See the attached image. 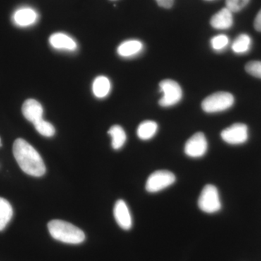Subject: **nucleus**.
Segmentation results:
<instances>
[{
    "mask_svg": "<svg viewBox=\"0 0 261 261\" xmlns=\"http://www.w3.org/2000/svg\"><path fill=\"white\" fill-rule=\"evenodd\" d=\"M233 13L227 8H223L212 17L211 24L214 29H228L233 25Z\"/></svg>",
    "mask_w": 261,
    "mask_h": 261,
    "instance_id": "12",
    "label": "nucleus"
},
{
    "mask_svg": "<svg viewBox=\"0 0 261 261\" xmlns=\"http://www.w3.org/2000/svg\"><path fill=\"white\" fill-rule=\"evenodd\" d=\"M234 98L228 92H219L211 94L202 101V108L205 113L223 112L232 107Z\"/></svg>",
    "mask_w": 261,
    "mask_h": 261,
    "instance_id": "3",
    "label": "nucleus"
},
{
    "mask_svg": "<svg viewBox=\"0 0 261 261\" xmlns=\"http://www.w3.org/2000/svg\"><path fill=\"white\" fill-rule=\"evenodd\" d=\"M250 0H226V8L231 13H238L248 4Z\"/></svg>",
    "mask_w": 261,
    "mask_h": 261,
    "instance_id": "22",
    "label": "nucleus"
},
{
    "mask_svg": "<svg viewBox=\"0 0 261 261\" xmlns=\"http://www.w3.org/2000/svg\"><path fill=\"white\" fill-rule=\"evenodd\" d=\"M111 84L107 77L98 76L94 80L92 90L95 97L98 98H104L107 97L111 92Z\"/></svg>",
    "mask_w": 261,
    "mask_h": 261,
    "instance_id": "15",
    "label": "nucleus"
},
{
    "mask_svg": "<svg viewBox=\"0 0 261 261\" xmlns=\"http://www.w3.org/2000/svg\"><path fill=\"white\" fill-rule=\"evenodd\" d=\"M36 130L41 135L46 137H51L56 134V128L51 124L49 122L41 118L39 121H36L33 123Z\"/></svg>",
    "mask_w": 261,
    "mask_h": 261,
    "instance_id": "20",
    "label": "nucleus"
},
{
    "mask_svg": "<svg viewBox=\"0 0 261 261\" xmlns=\"http://www.w3.org/2000/svg\"><path fill=\"white\" fill-rule=\"evenodd\" d=\"M13 152L24 173L34 177H41L45 173V165L40 154L23 139L18 138L15 141Z\"/></svg>",
    "mask_w": 261,
    "mask_h": 261,
    "instance_id": "1",
    "label": "nucleus"
},
{
    "mask_svg": "<svg viewBox=\"0 0 261 261\" xmlns=\"http://www.w3.org/2000/svg\"><path fill=\"white\" fill-rule=\"evenodd\" d=\"M221 136L222 140L229 145H242L248 140V128L244 123H234L223 130Z\"/></svg>",
    "mask_w": 261,
    "mask_h": 261,
    "instance_id": "7",
    "label": "nucleus"
},
{
    "mask_svg": "<svg viewBox=\"0 0 261 261\" xmlns=\"http://www.w3.org/2000/svg\"><path fill=\"white\" fill-rule=\"evenodd\" d=\"M143 49V44L139 40H127L121 43L117 49V53L123 58L137 56Z\"/></svg>",
    "mask_w": 261,
    "mask_h": 261,
    "instance_id": "14",
    "label": "nucleus"
},
{
    "mask_svg": "<svg viewBox=\"0 0 261 261\" xmlns=\"http://www.w3.org/2000/svg\"><path fill=\"white\" fill-rule=\"evenodd\" d=\"M108 134L112 138V147L114 149H120L126 143V135L121 126L115 125L110 128Z\"/></svg>",
    "mask_w": 261,
    "mask_h": 261,
    "instance_id": "18",
    "label": "nucleus"
},
{
    "mask_svg": "<svg viewBox=\"0 0 261 261\" xmlns=\"http://www.w3.org/2000/svg\"><path fill=\"white\" fill-rule=\"evenodd\" d=\"M229 39L224 34L216 36L211 40V47L216 51L224 50L227 47Z\"/></svg>",
    "mask_w": 261,
    "mask_h": 261,
    "instance_id": "21",
    "label": "nucleus"
},
{
    "mask_svg": "<svg viewBox=\"0 0 261 261\" xmlns=\"http://www.w3.org/2000/svg\"><path fill=\"white\" fill-rule=\"evenodd\" d=\"M13 216V207L10 202L0 197V231L6 228Z\"/></svg>",
    "mask_w": 261,
    "mask_h": 261,
    "instance_id": "17",
    "label": "nucleus"
},
{
    "mask_svg": "<svg viewBox=\"0 0 261 261\" xmlns=\"http://www.w3.org/2000/svg\"><path fill=\"white\" fill-rule=\"evenodd\" d=\"M205 1H214V0H205Z\"/></svg>",
    "mask_w": 261,
    "mask_h": 261,
    "instance_id": "27",
    "label": "nucleus"
},
{
    "mask_svg": "<svg viewBox=\"0 0 261 261\" xmlns=\"http://www.w3.org/2000/svg\"><path fill=\"white\" fill-rule=\"evenodd\" d=\"M198 206L200 210L206 214H216L221 210V199L216 187L207 185L204 187L199 197Z\"/></svg>",
    "mask_w": 261,
    "mask_h": 261,
    "instance_id": "4",
    "label": "nucleus"
},
{
    "mask_svg": "<svg viewBox=\"0 0 261 261\" xmlns=\"http://www.w3.org/2000/svg\"><path fill=\"white\" fill-rule=\"evenodd\" d=\"M254 27L257 32H261V10L255 17V21H254Z\"/></svg>",
    "mask_w": 261,
    "mask_h": 261,
    "instance_id": "25",
    "label": "nucleus"
},
{
    "mask_svg": "<svg viewBox=\"0 0 261 261\" xmlns=\"http://www.w3.org/2000/svg\"><path fill=\"white\" fill-rule=\"evenodd\" d=\"M245 70L249 74L261 79V62L250 61L245 65Z\"/></svg>",
    "mask_w": 261,
    "mask_h": 261,
    "instance_id": "23",
    "label": "nucleus"
},
{
    "mask_svg": "<svg viewBox=\"0 0 261 261\" xmlns=\"http://www.w3.org/2000/svg\"><path fill=\"white\" fill-rule=\"evenodd\" d=\"M2 146L1 138H0V147Z\"/></svg>",
    "mask_w": 261,
    "mask_h": 261,
    "instance_id": "26",
    "label": "nucleus"
},
{
    "mask_svg": "<svg viewBox=\"0 0 261 261\" xmlns=\"http://www.w3.org/2000/svg\"><path fill=\"white\" fill-rule=\"evenodd\" d=\"M160 90L163 94L159 105L163 108L171 107L181 101L182 90L177 82L171 80H163L159 84Z\"/></svg>",
    "mask_w": 261,
    "mask_h": 261,
    "instance_id": "5",
    "label": "nucleus"
},
{
    "mask_svg": "<svg viewBox=\"0 0 261 261\" xmlns=\"http://www.w3.org/2000/svg\"><path fill=\"white\" fill-rule=\"evenodd\" d=\"M207 141L205 135L202 132H197L190 137L185 146V152L192 159L203 157L207 151Z\"/></svg>",
    "mask_w": 261,
    "mask_h": 261,
    "instance_id": "8",
    "label": "nucleus"
},
{
    "mask_svg": "<svg viewBox=\"0 0 261 261\" xmlns=\"http://www.w3.org/2000/svg\"><path fill=\"white\" fill-rule=\"evenodd\" d=\"M51 237L63 243L79 245L85 240V234L80 228L67 221L53 220L47 225Z\"/></svg>",
    "mask_w": 261,
    "mask_h": 261,
    "instance_id": "2",
    "label": "nucleus"
},
{
    "mask_svg": "<svg viewBox=\"0 0 261 261\" xmlns=\"http://www.w3.org/2000/svg\"><path fill=\"white\" fill-rule=\"evenodd\" d=\"M37 13L35 10L25 8L19 9L13 15L15 23L18 27H25L32 25L37 21Z\"/></svg>",
    "mask_w": 261,
    "mask_h": 261,
    "instance_id": "13",
    "label": "nucleus"
},
{
    "mask_svg": "<svg viewBox=\"0 0 261 261\" xmlns=\"http://www.w3.org/2000/svg\"><path fill=\"white\" fill-rule=\"evenodd\" d=\"M111 1H116V0H111Z\"/></svg>",
    "mask_w": 261,
    "mask_h": 261,
    "instance_id": "28",
    "label": "nucleus"
},
{
    "mask_svg": "<svg viewBox=\"0 0 261 261\" xmlns=\"http://www.w3.org/2000/svg\"><path fill=\"white\" fill-rule=\"evenodd\" d=\"M155 1L157 2L158 5L160 7L168 9L173 6L174 0H155Z\"/></svg>",
    "mask_w": 261,
    "mask_h": 261,
    "instance_id": "24",
    "label": "nucleus"
},
{
    "mask_svg": "<svg viewBox=\"0 0 261 261\" xmlns=\"http://www.w3.org/2000/svg\"><path fill=\"white\" fill-rule=\"evenodd\" d=\"M176 181V176L171 171L160 170L151 173L146 182V190L149 193H156L166 190Z\"/></svg>",
    "mask_w": 261,
    "mask_h": 261,
    "instance_id": "6",
    "label": "nucleus"
},
{
    "mask_svg": "<svg viewBox=\"0 0 261 261\" xmlns=\"http://www.w3.org/2000/svg\"><path fill=\"white\" fill-rule=\"evenodd\" d=\"M113 214L120 227L124 230H129L132 227V215L124 200L117 201L113 209Z\"/></svg>",
    "mask_w": 261,
    "mask_h": 261,
    "instance_id": "9",
    "label": "nucleus"
},
{
    "mask_svg": "<svg viewBox=\"0 0 261 261\" xmlns=\"http://www.w3.org/2000/svg\"><path fill=\"white\" fill-rule=\"evenodd\" d=\"M51 47L57 49L74 51L77 49V44L74 39L63 33L53 34L49 39Z\"/></svg>",
    "mask_w": 261,
    "mask_h": 261,
    "instance_id": "11",
    "label": "nucleus"
},
{
    "mask_svg": "<svg viewBox=\"0 0 261 261\" xmlns=\"http://www.w3.org/2000/svg\"><path fill=\"white\" fill-rule=\"evenodd\" d=\"M252 45V39L250 36L246 34H240L233 41L232 50L236 54H245L250 49Z\"/></svg>",
    "mask_w": 261,
    "mask_h": 261,
    "instance_id": "19",
    "label": "nucleus"
},
{
    "mask_svg": "<svg viewBox=\"0 0 261 261\" xmlns=\"http://www.w3.org/2000/svg\"><path fill=\"white\" fill-rule=\"evenodd\" d=\"M22 113L23 116L32 123L43 118V108L42 105L34 99H29L24 102L22 106Z\"/></svg>",
    "mask_w": 261,
    "mask_h": 261,
    "instance_id": "10",
    "label": "nucleus"
},
{
    "mask_svg": "<svg viewBox=\"0 0 261 261\" xmlns=\"http://www.w3.org/2000/svg\"><path fill=\"white\" fill-rule=\"evenodd\" d=\"M159 126L157 123L152 121L142 122L137 128V136L142 140H149L153 138L157 134Z\"/></svg>",
    "mask_w": 261,
    "mask_h": 261,
    "instance_id": "16",
    "label": "nucleus"
}]
</instances>
